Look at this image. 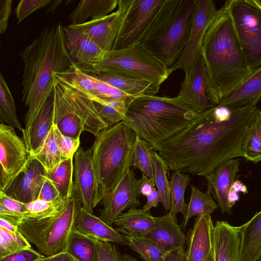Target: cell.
Wrapping results in <instances>:
<instances>
[{"label": "cell", "instance_id": "cell-45", "mask_svg": "<svg viewBox=\"0 0 261 261\" xmlns=\"http://www.w3.org/2000/svg\"><path fill=\"white\" fill-rule=\"evenodd\" d=\"M95 85V96L97 103L118 99H134L136 98L123 92L110 85L92 75Z\"/></svg>", "mask_w": 261, "mask_h": 261}, {"label": "cell", "instance_id": "cell-29", "mask_svg": "<svg viewBox=\"0 0 261 261\" xmlns=\"http://www.w3.org/2000/svg\"><path fill=\"white\" fill-rule=\"evenodd\" d=\"M94 76L127 95L137 98L144 95L154 96L160 86L144 80L128 78L113 74L99 73Z\"/></svg>", "mask_w": 261, "mask_h": 261}, {"label": "cell", "instance_id": "cell-34", "mask_svg": "<svg viewBox=\"0 0 261 261\" xmlns=\"http://www.w3.org/2000/svg\"><path fill=\"white\" fill-rule=\"evenodd\" d=\"M73 157L64 160L53 171L46 173V177L53 182L65 202L73 196Z\"/></svg>", "mask_w": 261, "mask_h": 261}, {"label": "cell", "instance_id": "cell-50", "mask_svg": "<svg viewBox=\"0 0 261 261\" xmlns=\"http://www.w3.org/2000/svg\"><path fill=\"white\" fill-rule=\"evenodd\" d=\"M38 199L53 202L64 201L53 182L47 177L44 181Z\"/></svg>", "mask_w": 261, "mask_h": 261}, {"label": "cell", "instance_id": "cell-15", "mask_svg": "<svg viewBox=\"0 0 261 261\" xmlns=\"http://www.w3.org/2000/svg\"><path fill=\"white\" fill-rule=\"evenodd\" d=\"M137 180L134 170L130 168L115 189L103 196L99 218L109 226L112 227L125 210L141 205Z\"/></svg>", "mask_w": 261, "mask_h": 261}, {"label": "cell", "instance_id": "cell-12", "mask_svg": "<svg viewBox=\"0 0 261 261\" xmlns=\"http://www.w3.org/2000/svg\"><path fill=\"white\" fill-rule=\"evenodd\" d=\"M219 9L212 0H196L192 28L187 44L176 63L168 68L170 75L177 69L187 74L201 56L203 40Z\"/></svg>", "mask_w": 261, "mask_h": 261}, {"label": "cell", "instance_id": "cell-59", "mask_svg": "<svg viewBox=\"0 0 261 261\" xmlns=\"http://www.w3.org/2000/svg\"><path fill=\"white\" fill-rule=\"evenodd\" d=\"M230 189L237 193L242 192L244 194L248 192L247 188L246 186L238 179L233 183Z\"/></svg>", "mask_w": 261, "mask_h": 261}, {"label": "cell", "instance_id": "cell-13", "mask_svg": "<svg viewBox=\"0 0 261 261\" xmlns=\"http://www.w3.org/2000/svg\"><path fill=\"white\" fill-rule=\"evenodd\" d=\"M30 154L14 127L0 124V191L3 192L27 167Z\"/></svg>", "mask_w": 261, "mask_h": 261}, {"label": "cell", "instance_id": "cell-23", "mask_svg": "<svg viewBox=\"0 0 261 261\" xmlns=\"http://www.w3.org/2000/svg\"><path fill=\"white\" fill-rule=\"evenodd\" d=\"M75 229L81 233L97 240L127 245L128 241L115 228L109 226L99 217L81 207L75 223Z\"/></svg>", "mask_w": 261, "mask_h": 261}, {"label": "cell", "instance_id": "cell-57", "mask_svg": "<svg viewBox=\"0 0 261 261\" xmlns=\"http://www.w3.org/2000/svg\"><path fill=\"white\" fill-rule=\"evenodd\" d=\"M37 261H78L72 255L64 252L49 256H44Z\"/></svg>", "mask_w": 261, "mask_h": 261}, {"label": "cell", "instance_id": "cell-5", "mask_svg": "<svg viewBox=\"0 0 261 261\" xmlns=\"http://www.w3.org/2000/svg\"><path fill=\"white\" fill-rule=\"evenodd\" d=\"M196 0H164L140 44L168 68L183 53L192 28Z\"/></svg>", "mask_w": 261, "mask_h": 261}, {"label": "cell", "instance_id": "cell-31", "mask_svg": "<svg viewBox=\"0 0 261 261\" xmlns=\"http://www.w3.org/2000/svg\"><path fill=\"white\" fill-rule=\"evenodd\" d=\"M57 80L76 90L95 102L98 101L95 96V85L91 75L81 70L75 64L70 69L61 72H55Z\"/></svg>", "mask_w": 261, "mask_h": 261}, {"label": "cell", "instance_id": "cell-25", "mask_svg": "<svg viewBox=\"0 0 261 261\" xmlns=\"http://www.w3.org/2000/svg\"><path fill=\"white\" fill-rule=\"evenodd\" d=\"M155 217L150 211L131 208L120 215L115 220V229L125 237L129 238L147 237L153 229Z\"/></svg>", "mask_w": 261, "mask_h": 261}, {"label": "cell", "instance_id": "cell-11", "mask_svg": "<svg viewBox=\"0 0 261 261\" xmlns=\"http://www.w3.org/2000/svg\"><path fill=\"white\" fill-rule=\"evenodd\" d=\"M164 0H118L122 20L112 50L140 44Z\"/></svg>", "mask_w": 261, "mask_h": 261}, {"label": "cell", "instance_id": "cell-44", "mask_svg": "<svg viewBox=\"0 0 261 261\" xmlns=\"http://www.w3.org/2000/svg\"><path fill=\"white\" fill-rule=\"evenodd\" d=\"M64 201L53 202L38 199L25 203L27 212L23 218L43 219L56 215L65 206Z\"/></svg>", "mask_w": 261, "mask_h": 261}, {"label": "cell", "instance_id": "cell-21", "mask_svg": "<svg viewBox=\"0 0 261 261\" xmlns=\"http://www.w3.org/2000/svg\"><path fill=\"white\" fill-rule=\"evenodd\" d=\"M54 124V98L52 93L36 114L29 129L22 132L23 140L30 155H34L39 151Z\"/></svg>", "mask_w": 261, "mask_h": 261}, {"label": "cell", "instance_id": "cell-16", "mask_svg": "<svg viewBox=\"0 0 261 261\" xmlns=\"http://www.w3.org/2000/svg\"><path fill=\"white\" fill-rule=\"evenodd\" d=\"M207 86L208 76L201 56L186 74L180 91L175 97L198 114L201 113L214 106L208 98Z\"/></svg>", "mask_w": 261, "mask_h": 261}, {"label": "cell", "instance_id": "cell-33", "mask_svg": "<svg viewBox=\"0 0 261 261\" xmlns=\"http://www.w3.org/2000/svg\"><path fill=\"white\" fill-rule=\"evenodd\" d=\"M191 179L189 174L180 171H173L169 181L170 210L169 214L177 220V214L181 213L184 217L187 210V204L184 199L186 189Z\"/></svg>", "mask_w": 261, "mask_h": 261}, {"label": "cell", "instance_id": "cell-54", "mask_svg": "<svg viewBox=\"0 0 261 261\" xmlns=\"http://www.w3.org/2000/svg\"><path fill=\"white\" fill-rule=\"evenodd\" d=\"M23 217L22 214L12 211L0 203V217L5 218L17 225Z\"/></svg>", "mask_w": 261, "mask_h": 261}, {"label": "cell", "instance_id": "cell-46", "mask_svg": "<svg viewBox=\"0 0 261 261\" xmlns=\"http://www.w3.org/2000/svg\"><path fill=\"white\" fill-rule=\"evenodd\" d=\"M51 0H21L15 9L17 23L21 22L33 12L46 7L52 3Z\"/></svg>", "mask_w": 261, "mask_h": 261}, {"label": "cell", "instance_id": "cell-41", "mask_svg": "<svg viewBox=\"0 0 261 261\" xmlns=\"http://www.w3.org/2000/svg\"><path fill=\"white\" fill-rule=\"evenodd\" d=\"M125 237L128 241L127 246L138 253L143 261H164L168 251L147 237Z\"/></svg>", "mask_w": 261, "mask_h": 261}, {"label": "cell", "instance_id": "cell-47", "mask_svg": "<svg viewBox=\"0 0 261 261\" xmlns=\"http://www.w3.org/2000/svg\"><path fill=\"white\" fill-rule=\"evenodd\" d=\"M55 137L65 159L73 157L80 148V138H74L62 135L54 124Z\"/></svg>", "mask_w": 261, "mask_h": 261}, {"label": "cell", "instance_id": "cell-61", "mask_svg": "<svg viewBox=\"0 0 261 261\" xmlns=\"http://www.w3.org/2000/svg\"><path fill=\"white\" fill-rule=\"evenodd\" d=\"M63 1H54L50 4L48 9L46 11V13L53 14L55 12L56 9L59 7Z\"/></svg>", "mask_w": 261, "mask_h": 261}, {"label": "cell", "instance_id": "cell-42", "mask_svg": "<svg viewBox=\"0 0 261 261\" xmlns=\"http://www.w3.org/2000/svg\"><path fill=\"white\" fill-rule=\"evenodd\" d=\"M152 150L149 143L136 135L131 168L134 170L139 169L148 177L154 179V170L151 156Z\"/></svg>", "mask_w": 261, "mask_h": 261}, {"label": "cell", "instance_id": "cell-43", "mask_svg": "<svg viewBox=\"0 0 261 261\" xmlns=\"http://www.w3.org/2000/svg\"><path fill=\"white\" fill-rule=\"evenodd\" d=\"M32 247L19 231L14 232L0 227V258Z\"/></svg>", "mask_w": 261, "mask_h": 261}, {"label": "cell", "instance_id": "cell-35", "mask_svg": "<svg viewBox=\"0 0 261 261\" xmlns=\"http://www.w3.org/2000/svg\"><path fill=\"white\" fill-rule=\"evenodd\" d=\"M66 252L78 261H97L95 239L81 233L75 228L70 233Z\"/></svg>", "mask_w": 261, "mask_h": 261}, {"label": "cell", "instance_id": "cell-62", "mask_svg": "<svg viewBox=\"0 0 261 261\" xmlns=\"http://www.w3.org/2000/svg\"><path fill=\"white\" fill-rule=\"evenodd\" d=\"M122 261H139L134 257L127 254H124L122 255Z\"/></svg>", "mask_w": 261, "mask_h": 261}, {"label": "cell", "instance_id": "cell-55", "mask_svg": "<svg viewBox=\"0 0 261 261\" xmlns=\"http://www.w3.org/2000/svg\"><path fill=\"white\" fill-rule=\"evenodd\" d=\"M146 197V203L142 208L144 211H149L151 208L156 207L161 202V197L156 188Z\"/></svg>", "mask_w": 261, "mask_h": 261}, {"label": "cell", "instance_id": "cell-58", "mask_svg": "<svg viewBox=\"0 0 261 261\" xmlns=\"http://www.w3.org/2000/svg\"><path fill=\"white\" fill-rule=\"evenodd\" d=\"M0 227L14 232L18 231L17 225L2 217H0Z\"/></svg>", "mask_w": 261, "mask_h": 261}, {"label": "cell", "instance_id": "cell-17", "mask_svg": "<svg viewBox=\"0 0 261 261\" xmlns=\"http://www.w3.org/2000/svg\"><path fill=\"white\" fill-rule=\"evenodd\" d=\"M47 172L42 165L30 155L27 167L3 192L19 201L28 203L38 199ZM2 192V191H1Z\"/></svg>", "mask_w": 261, "mask_h": 261}, {"label": "cell", "instance_id": "cell-51", "mask_svg": "<svg viewBox=\"0 0 261 261\" xmlns=\"http://www.w3.org/2000/svg\"><path fill=\"white\" fill-rule=\"evenodd\" d=\"M0 203L8 209L23 215L27 212L25 203L11 198L0 191Z\"/></svg>", "mask_w": 261, "mask_h": 261}, {"label": "cell", "instance_id": "cell-49", "mask_svg": "<svg viewBox=\"0 0 261 261\" xmlns=\"http://www.w3.org/2000/svg\"><path fill=\"white\" fill-rule=\"evenodd\" d=\"M44 256L31 247L0 258V261H37Z\"/></svg>", "mask_w": 261, "mask_h": 261}, {"label": "cell", "instance_id": "cell-6", "mask_svg": "<svg viewBox=\"0 0 261 261\" xmlns=\"http://www.w3.org/2000/svg\"><path fill=\"white\" fill-rule=\"evenodd\" d=\"M136 137L122 121L95 137L92 161L102 197L115 189L132 167Z\"/></svg>", "mask_w": 261, "mask_h": 261}, {"label": "cell", "instance_id": "cell-18", "mask_svg": "<svg viewBox=\"0 0 261 261\" xmlns=\"http://www.w3.org/2000/svg\"><path fill=\"white\" fill-rule=\"evenodd\" d=\"M119 9L111 14L80 24L68 27L92 41L105 51L113 49L122 20Z\"/></svg>", "mask_w": 261, "mask_h": 261}, {"label": "cell", "instance_id": "cell-56", "mask_svg": "<svg viewBox=\"0 0 261 261\" xmlns=\"http://www.w3.org/2000/svg\"><path fill=\"white\" fill-rule=\"evenodd\" d=\"M164 261H186L184 248H177L169 250Z\"/></svg>", "mask_w": 261, "mask_h": 261}, {"label": "cell", "instance_id": "cell-24", "mask_svg": "<svg viewBox=\"0 0 261 261\" xmlns=\"http://www.w3.org/2000/svg\"><path fill=\"white\" fill-rule=\"evenodd\" d=\"M239 227L218 221L213 233L215 261H237L240 248Z\"/></svg>", "mask_w": 261, "mask_h": 261}, {"label": "cell", "instance_id": "cell-10", "mask_svg": "<svg viewBox=\"0 0 261 261\" xmlns=\"http://www.w3.org/2000/svg\"><path fill=\"white\" fill-rule=\"evenodd\" d=\"M247 63L251 71L261 66V1L225 2Z\"/></svg>", "mask_w": 261, "mask_h": 261}, {"label": "cell", "instance_id": "cell-8", "mask_svg": "<svg viewBox=\"0 0 261 261\" xmlns=\"http://www.w3.org/2000/svg\"><path fill=\"white\" fill-rule=\"evenodd\" d=\"M82 205L73 196L56 215L43 219L22 218L18 230L45 256L66 252Z\"/></svg>", "mask_w": 261, "mask_h": 261}, {"label": "cell", "instance_id": "cell-7", "mask_svg": "<svg viewBox=\"0 0 261 261\" xmlns=\"http://www.w3.org/2000/svg\"><path fill=\"white\" fill-rule=\"evenodd\" d=\"M54 79V121L62 135L80 138L81 133L86 131L96 137L109 127L99 116L92 100Z\"/></svg>", "mask_w": 261, "mask_h": 261}, {"label": "cell", "instance_id": "cell-63", "mask_svg": "<svg viewBox=\"0 0 261 261\" xmlns=\"http://www.w3.org/2000/svg\"><path fill=\"white\" fill-rule=\"evenodd\" d=\"M205 261H215L213 249L208 254Z\"/></svg>", "mask_w": 261, "mask_h": 261}, {"label": "cell", "instance_id": "cell-3", "mask_svg": "<svg viewBox=\"0 0 261 261\" xmlns=\"http://www.w3.org/2000/svg\"><path fill=\"white\" fill-rule=\"evenodd\" d=\"M213 105L229 95L252 72L242 50L225 3L205 35L201 55Z\"/></svg>", "mask_w": 261, "mask_h": 261}, {"label": "cell", "instance_id": "cell-39", "mask_svg": "<svg viewBox=\"0 0 261 261\" xmlns=\"http://www.w3.org/2000/svg\"><path fill=\"white\" fill-rule=\"evenodd\" d=\"M151 159L154 170V180L155 187L161 197V202L166 211L170 210L169 181L168 179L169 169L159 153L153 150Z\"/></svg>", "mask_w": 261, "mask_h": 261}, {"label": "cell", "instance_id": "cell-53", "mask_svg": "<svg viewBox=\"0 0 261 261\" xmlns=\"http://www.w3.org/2000/svg\"><path fill=\"white\" fill-rule=\"evenodd\" d=\"M137 187L140 195L147 196L155 188L154 179L142 173L140 179L136 181Z\"/></svg>", "mask_w": 261, "mask_h": 261}, {"label": "cell", "instance_id": "cell-28", "mask_svg": "<svg viewBox=\"0 0 261 261\" xmlns=\"http://www.w3.org/2000/svg\"><path fill=\"white\" fill-rule=\"evenodd\" d=\"M239 227L240 243L237 261H254L261 255V211Z\"/></svg>", "mask_w": 261, "mask_h": 261}, {"label": "cell", "instance_id": "cell-27", "mask_svg": "<svg viewBox=\"0 0 261 261\" xmlns=\"http://www.w3.org/2000/svg\"><path fill=\"white\" fill-rule=\"evenodd\" d=\"M155 226L147 238L168 251L184 248L187 237L176 220L169 213L155 217Z\"/></svg>", "mask_w": 261, "mask_h": 261}, {"label": "cell", "instance_id": "cell-14", "mask_svg": "<svg viewBox=\"0 0 261 261\" xmlns=\"http://www.w3.org/2000/svg\"><path fill=\"white\" fill-rule=\"evenodd\" d=\"M93 148H79L74 155L73 196L82 206L93 214L102 196L92 161Z\"/></svg>", "mask_w": 261, "mask_h": 261}, {"label": "cell", "instance_id": "cell-26", "mask_svg": "<svg viewBox=\"0 0 261 261\" xmlns=\"http://www.w3.org/2000/svg\"><path fill=\"white\" fill-rule=\"evenodd\" d=\"M261 101V66L218 105L229 108L256 107Z\"/></svg>", "mask_w": 261, "mask_h": 261}, {"label": "cell", "instance_id": "cell-52", "mask_svg": "<svg viewBox=\"0 0 261 261\" xmlns=\"http://www.w3.org/2000/svg\"><path fill=\"white\" fill-rule=\"evenodd\" d=\"M12 0H0V33H4L8 27V20L12 11Z\"/></svg>", "mask_w": 261, "mask_h": 261}, {"label": "cell", "instance_id": "cell-1", "mask_svg": "<svg viewBox=\"0 0 261 261\" xmlns=\"http://www.w3.org/2000/svg\"><path fill=\"white\" fill-rule=\"evenodd\" d=\"M258 108L215 105L164 143L158 152L169 170L205 177L221 164L243 157L248 126Z\"/></svg>", "mask_w": 261, "mask_h": 261}, {"label": "cell", "instance_id": "cell-20", "mask_svg": "<svg viewBox=\"0 0 261 261\" xmlns=\"http://www.w3.org/2000/svg\"><path fill=\"white\" fill-rule=\"evenodd\" d=\"M214 228L211 216L196 217L187 237L186 261H205L213 249Z\"/></svg>", "mask_w": 261, "mask_h": 261}, {"label": "cell", "instance_id": "cell-4", "mask_svg": "<svg viewBox=\"0 0 261 261\" xmlns=\"http://www.w3.org/2000/svg\"><path fill=\"white\" fill-rule=\"evenodd\" d=\"M197 115L175 97L144 95L133 100L122 121L158 152L164 143L187 127Z\"/></svg>", "mask_w": 261, "mask_h": 261}, {"label": "cell", "instance_id": "cell-36", "mask_svg": "<svg viewBox=\"0 0 261 261\" xmlns=\"http://www.w3.org/2000/svg\"><path fill=\"white\" fill-rule=\"evenodd\" d=\"M243 157L254 163L261 161V111L257 109L247 129L242 146Z\"/></svg>", "mask_w": 261, "mask_h": 261}, {"label": "cell", "instance_id": "cell-30", "mask_svg": "<svg viewBox=\"0 0 261 261\" xmlns=\"http://www.w3.org/2000/svg\"><path fill=\"white\" fill-rule=\"evenodd\" d=\"M118 0H82L69 15L70 24H80L107 16L118 7Z\"/></svg>", "mask_w": 261, "mask_h": 261}, {"label": "cell", "instance_id": "cell-38", "mask_svg": "<svg viewBox=\"0 0 261 261\" xmlns=\"http://www.w3.org/2000/svg\"><path fill=\"white\" fill-rule=\"evenodd\" d=\"M0 121L22 131L23 128L17 117L16 108L12 94L4 77L0 74Z\"/></svg>", "mask_w": 261, "mask_h": 261}, {"label": "cell", "instance_id": "cell-48", "mask_svg": "<svg viewBox=\"0 0 261 261\" xmlns=\"http://www.w3.org/2000/svg\"><path fill=\"white\" fill-rule=\"evenodd\" d=\"M95 241L97 261H122V255L114 243L101 242L96 239Z\"/></svg>", "mask_w": 261, "mask_h": 261}, {"label": "cell", "instance_id": "cell-37", "mask_svg": "<svg viewBox=\"0 0 261 261\" xmlns=\"http://www.w3.org/2000/svg\"><path fill=\"white\" fill-rule=\"evenodd\" d=\"M31 156L42 165L47 173L53 171L66 160L57 141L54 125L41 149L36 154Z\"/></svg>", "mask_w": 261, "mask_h": 261}, {"label": "cell", "instance_id": "cell-64", "mask_svg": "<svg viewBox=\"0 0 261 261\" xmlns=\"http://www.w3.org/2000/svg\"><path fill=\"white\" fill-rule=\"evenodd\" d=\"M254 261H261V255L259 256L257 259H256Z\"/></svg>", "mask_w": 261, "mask_h": 261}, {"label": "cell", "instance_id": "cell-32", "mask_svg": "<svg viewBox=\"0 0 261 261\" xmlns=\"http://www.w3.org/2000/svg\"><path fill=\"white\" fill-rule=\"evenodd\" d=\"M191 194L189 202L187 204V213L181 224L183 229L192 217L211 216L219 207L210 191L203 192L193 185L191 186Z\"/></svg>", "mask_w": 261, "mask_h": 261}, {"label": "cell", "instance_id": "cell-40", "mask_svg": "<svg viewBox=\"0 0 261 261\" xmlns=\"http://www.w3.org/2000/svg\"><path fill=\"white\" fill-rule=\"evenodd\" d=\"M133 100H112L94 104L99 116L110 127L123 121Z\"/></svg>", "mask_w": 261, "mask_h": 261}, {"label": "cell", "instance_id": "cell-19", "mask_svg": "<svg viewBox=\"0 0 261 261\" xmlns=\"http://www.w3.org/2000/svg\"><path fill=\"white\" fill-rule=\"evenodd\" d=\"M239 159H230L218 166L205 177L210 191L223 214H232L228 203V196L233 183L238 179Z\"/></svg>", "mask_w": 261, "mask_h": 261}, {"label": "cell", "instance_id": "cell-2", "mask_svg": "<svg viewBox=\"0 0 261 261\" xmlns=\"http://www.w3.org/2000/svg\"><path fill=\"white\" fill-rule=\"evenodd\" d=\"M19 56L23 65L21 100L27 108L22 132L29 129L36 114L53 93L54 73L67 71L75 63L67 49L61 22L44 28Z\"/></svg>", "mask_w": 261, "mask_h": 261}, {"label": "cell", "instance_id": "cell-22", "mask_svg": "<svg viewBox=\"0 0 261 261\" xmlns=\"http://www.w3.org/2000/svg\"><path fill=\"white\" fill-rule=\"evenodd\" d=\"M68 52L79 68L99 63L106 51L78 32L64 27Z\"/></svg>", "mask_w": 261, "mask_h": 261}, {"label": "cell", "instance_id": "cell-9", "mask_svg": "<svg viewBox=\"0 0 261 261\" xmlns=\"http://www.w3.org/2000/svg\"><path fill=\"white\" fill-rule=\"evenodd\" d=\"M85 72L109 73L144 80L161 86L168 77V68L140 44L106 51L99 63L79 68Z\"/></svg>", "mask_w": 261, "mask_h": 261}, {"label": "cell", "instance_id": "cell-60", "mask_svg": "<svg viewBox=\"0 0 261 261\" xmlns=\"http://www.w3.org/2000/svg\"><path fill=\"white\" fill-rule=\"evenodd\" d=\"M239 196L237 192L230 189L228 196V203L229 207L231 208L235 202L238 200Z\"/></svg>", "mask_w": 261, "mask_h": 261}]
</instances>
